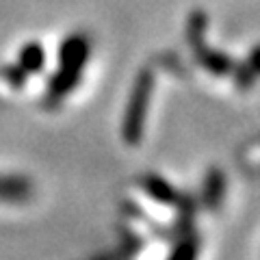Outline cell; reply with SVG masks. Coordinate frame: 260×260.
<instances>
[{
  "label": "cell",
  "mask_w": 260,
  "mask_h": 260,
  "mask_svg": "<svg viewBox=\"0 0 260 260\" xmlns=\"http://www.w3.org/2000/svg\"><path fill=\"white\" fill-rule=\"evenodd\" d=\"M152 91H154V74L150 68H143L135 76L133 91L128 95L124 119H121V137H124L128 145H139L143 139Z\"/></svg>",
  "instance_id": "obj_1"
},
{
  "label": "cell",
  "mask_w": 260,
  "mask_h": 260,
  "mask_svg": "<svg viewBox=\"0 0 260 260\" xmlns=\"http://www.w3.org/2000/svg\"><path fill=\"white\" fill-rule=\"evenodd\" d=\"M89 52H91V44L80 32L65 39L61 46V65H59L56 76L50 80L48 100H54V102L61 100L65 93H70L78 85L85 63L89 61Z\"/></svg>",
  "instance_id": "obj_2"
},
{
  "label": "cell",
  "mask_w": 260,
  "mask_h": 260,
  "mask_svg": "<svg viewBox=\"0 0 260 260\" xmlns=\"http://www.w3.org/2000/svg\"><path fill=\"white\" fill-rule=\"evenodd\" d=\"M191 52L195 56V61L213 76H230L234 70V63H237L230 54L217 50V48H210L206 42L191 46Z\"/></svg>",
  "instance_id": "obj_3"
},
{
  "label": "cell",
  "mask_w": 260,
  "mask_h": 260,
  "mask_svg": "<svg viewBox=\"0 0 260 260\" xmlns=\"http://www.w3.org/2000/svg\"><path fill=\"white\" fill-rule=\"evenodd\" d=\"M139 186L150 200H154L156 204H162V206H176L178 198H180V191L167 178H162L154 172L143 174L139 178Z\"/></svg>",
  "instance_id": "obj_4"
},
{
  "label": "cell",
  "mask_w": 260,
  "mask_h": 260,
  "mask_svg": "<svg viewBox=\"0 0 260 260\" xmlns=\"http://www.w3.org/2000/svg\"><path fill=\"white\" fill-rule=\"evenodd\" d=\"M225 174L219 167H210L206 169L204 180H202V193H200V202L206 210H219L225 195Z\"/></svg>",
  "instance_id": "obj_5"
},
{
  "label": "cell",
  "mask_w": 260,
  "mask_h": 260,
  "mask_svg": "<svg viewBox=\"0 0 260 260\" xmlns=\"http://www.w3.org/2000/svg\"><path fill=\"white\" fill-rule=\"evenodd\" d=\"M176 221L174 225H169V230H165V237L176 239L180 234L195 230V215H198V198L186 191H180V198L176 202Z\"/></svg>",
  "instance_id": "obj_6"
},
{
  "label": "cell",
  "mask_w": 260,
  "mask_h": 260,
  "mask_svg": "<svg viewBox=\"0 0 260 260\" xmlns=\"http://www.w3.org/2000/svg\"><path fill=\"white\" fill-rule=\"evenodd\" d=\"M174 245L169 249V258H176V260H189L195 258L200 254V247H202V239L195 230H189L180 234V237L172 239Z\"/></svg>",
  "instance_id": "obj_7"
},
{
  "label": "cell",
  "mask_w": 260,
  "mask_h": 260,
  "mask_svg": "<svg viewBox=\"0 0 260 260\" xmlns=\"http://www.w3.org/2000/svg\"><path fill=\"white\" fill-rule=\"evenodd\" d=\"M206 30H208V15L202 11V9L191 11L189 13V20H186V28H184L186 44L195 46V44L206 42Z\"/></svg>",
  "instance_id": "obj_8"
},
{
  "label": "cell",
  "mask_w": 260,
  "mask_h": 260,
  "mask_svg": "<svg viewBox=\"0 0 260 260\" xmlns=\"http://www.w3.org/2000/svg\"><path fill=\"white\" fill-rule=\"evenodd\" d=\"M119 234H121V247H119V251H117V256H121V258L135 256L137 251L143 247V239H141L137 232L128 230V228H121Z\"/></svg>",
  "instance_id": "obj_9"
},
{
  "label": "cell",
  "mask_w": 260,
  "mask_h": 260,
  "mask_svg": "<svg viewBox=\"0 0 260 260\" xmlns=\"http://www.w3.org/2000/svg\"><path fill=\"white\" fill-rule=\"evenodd\" d=\"M230 76L234 78V85H237L239 91H249L256 83L254 72H251L245 63H234V70H232Z\"/></svg>",
  "instance_id": "obj_10"
},
{
  "label": "cell",
  "mask_w": 260,
  "mask_h": 260,
  "mask_svg": "<svg viewBox=\"0 0 260 260\" xmlns=\"http://www.w3.org/2000/svg\"><path fill=\"white\" fill-rule=\"evenodd\" d=\"M22 63H24V68H26V70L37 72L39 68H42V63H44V50H42V46H39V44H30V46L24 48Z\"/></svg>",
  "instance_id": "obj_11"
},
{
  "label": "cell",
  "mask_w": 260,
  "mask_h": 260,
  "mask_svg": "<svg viewBox=\"0 0 260 260\" xmlns=\"http://www.w3.org/2000/svg\"><path fill=\"white\" fill-rule=\"evenodd\" d=\"M243 63H245L247 68L254 72V76H256V78L260 76V44H256L254 48H251L249 54H247V59L243 61Z\"/></svg>",
  "instance_id": "obj_12"
}]
</instances>
